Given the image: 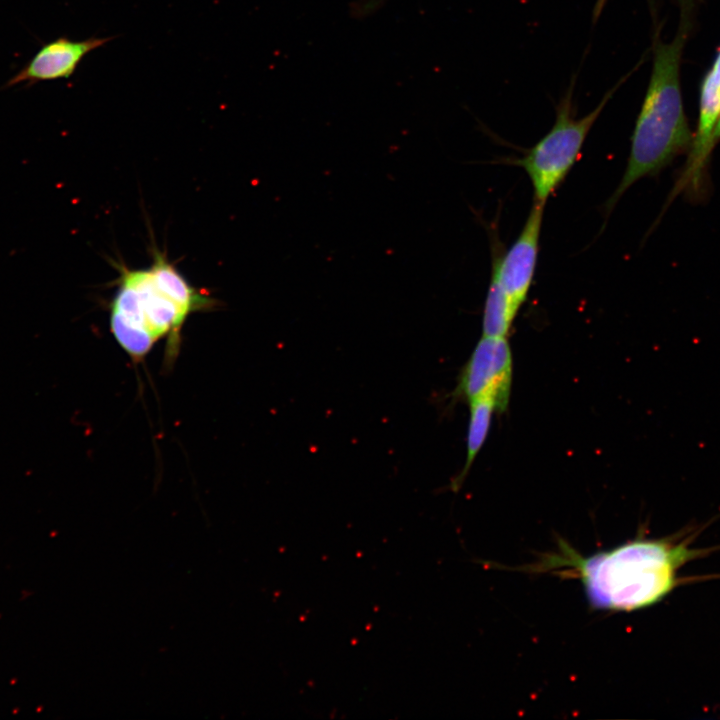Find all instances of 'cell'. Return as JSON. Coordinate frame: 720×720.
<instances>
[{"label":"cell","instance_id":"9","mask_svg":"<svg viewBox=\"0 0 720 720\" xmlns=\"http://www.w3.org/2000/svg\"><path fill=\"white\" fill-rule=\"evenodd\" d=\"M470 417L466 437V460L462 471L452 480L450 488L456 492L463 484L478 452L488 436L493 414L497 412L495 403L488 398H480L469 403Z\"/></svg>","mask_w":720,"mask_h":720},{"label":"cell","instance_id":"10","mask_svg":"<svg viewBox=\"0 0 720 720\" xmlns=\"http://www.w3.org/2000/svg\"><path fill=\"white\" fill-rule=\"evenodd\" d=\"M518 311L512 306L500 284L497 270L492 263L491 277L485 299L482 330L483 336L506 337Z\"/></svg>","mask_w":720,"mask_h":720},{"label":"cell","instance_id":"6","mask_svg":"<svg viewBox=\"0 0 720 720\" xmlns=\"http://www.w3.org/2000/svg\"><path fill=\"white\" fill-rule=\"evenodd\" d=\"M544 207L533 201L520 234L506 251L502 252L498 238L493 240L492 263L505 295L517 311L526 301L535 276Z\"/></svg>","mask_w":720,"mask_h":720},{"label":"cell","instance_id":"13","mask_svg":"<svg viewBox=\"0 0 720 720\" xmlns=\"http://www.w3.org/2000/svg\"><path fill=\"white\" fill-rule=\"evenodd\" d=\"M719 141H720V117H719V119H718L717 125H716V127H715V131H714V143H715V145H716L717 142H719Z\"/></svg>","mask_w":720,"mask_h":720},{"label":"cell","instance_id":"2","mask_svg":"<svg viewBox=\"0 0 720 720\" xmlns=\"http://www.w3.org/2000/svg\"><path fill=\"white\" fill-rule=\"evenodd\" d=\"M685 2L675 38L663 43L655 35L651 76L632 133L626 169L605 205L606 214L635 182L657 175L692 144L680 87V61L691 11L690 1Z\"/></svg>","mask_w":720,"mask_h":720},{"label":"cell","instance_id":"12","mask_svg":"<svg viewBox=\"0 0 720 720\" xmlns=\"http://www.w3.org/2000/svg\"><path fill=\"white\" fill-rule=\"evenodd\" d=\"M606 1L607 0H597L595 7H594V11H593L594 20H596L599 17V15L601 14Z\"/></svg>","mask_w":720,"mask_h":720},{"label":"cell","instance_id":"7","mask_svg":"<svg viewBox=\"0 0 720 720\" xmlns=\"http://www.w3.org/2000/svg\"><path fill=\"white\" fill-rule=\"evenodd\" d=\"M719 117L720 51L703 79L697 131L693 136L686 164L671 191L670 200L684 191L696 194L703 187L706 166L715 146L714 131Z\"/></svg>","mask_w":720,"mask_h":720},{"label":"cell","instance_id":"8","mask_svg":"<svg viewBox=\"0 0 720 720\" xmlns=\"http://www.w3.org/2000/svg\"><path fill=\"white\" fill-rule=\"evenodd\" d=\"M110 40V37L78 41L64 36L56 38L43 45L22 69L8 79L4 87L11 88L21 83L29 87L41 81L67 79L87 54Z\"/></svg>","mask_w":720,"mask_h":720},{"label":"cell","instance_id":"11","mask_svg":"<svg viewBox=\"0 0 720 720\" xmlns=\"http://www.w3.org/2000/svg\"><path fill=\"white\" fill-rule=\"evenodd\" d=\"M387 0H363L359 1V11L362 15L366 16L373 12H375L377 9H379L381 6L384 5V3Z\"/></svg>","mask_w":720,"mask_h":720},{"label":"cell","instance_id":"3","mask_svg":"<svg viewBox=\"0 0 720 720\" xmlns=\"http://www.w3.org/2000/svg\"><path fill=\"white\" fill-rule=\"evenodd\" d=\"M192 313L156 280L151 268H122L111 303L110 329L129 357L140 361L162 338L167 337L176 348L180 330Z\"/></svg>","mask_w":720,"mask_h":720},{"label":"cell","instance_id":"5","mask_svg":"<svg viewBox=\"0 0 720 720\" xmlns=\"http://www.w3.org/2000/svg\"><path fill=\"white\" fill-rule=\"evenodd\" d=\"M512 352L506 337L483 336L464 365L453 391L468 403L488 398L497 412L506 410L512 384Z\"/></svg>","mask_w":720,"mask_h":720},{"label":"cell","instance_id":"4","mask_svg":"<svg viewBox=\"0 0 720 720\" xmlns=\"http://www.w3.org/2000/svg\"><path fill=\"white\" fill-rule=\"evenodd\" d=\"M624 79L612 87L592 111L580 118L575 114V80L572 79L569 89L556 106L552 128L521 158L511 161L526 172L533 188L534 201L545 204L563 183L581 157L590 130Z\"/></svg>","mask_w":720,"mask_h":720},{"label":"cell","instance_id":"1","mask_svg":"<svg viewBox=\"0 0 720 720\" xmlns=\"http://www.w3.org/2000/svg\"><path fill=\"white\" fill-rule=\"evenodd\" d=\"M561 554L540 568L568 567L580 579L591 607L633 611L662 600L676 585V572L699 552L666 540H634L582 557L564 543Z\"/></svg>","mask_w":720,"mask_h":720}]
</instances>
